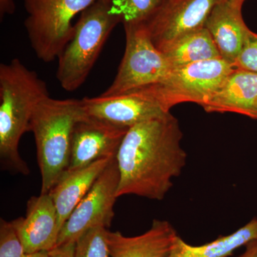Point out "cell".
I'll return each instance as SVG.
<instances>
[{"instance_id": "obj_1", "label": "cell", "mask_w": 257, "mask_h": 257, "mask_svg": "<svg viewBox=\"0 0 257 257\" xmlns=\"http://www.w3.org/2000/svg\"><path fill=\"white\" fill-rule=\"evenodd\" d=\"M182 138L178 120L170 111L128 128L116 155L117 197L163 200L173 186L172 179L181 175L187 163Z\"/></svg>"}, {"instance_id": "obj_2", "label": "cell", "mask_w": 257, "mask_h": 257, "mask_svg": "<svg viewBox=\"0 0 257 257\" xmlns=\"http://www.w3.org/2000/svg\"><path fill=\"white\" fill-rule=\"evenodd\" d=\"M46 83L18 59L0 64V162L2 169L28 175L19 144L37 105L49 97Z\"/></svg>"}, {"instance_id": "obj_3", "label": "cell", "mask_w": 257, "mask_h": 257, "mask_svg": "<svg viewBox=\"0 0 257 257\" xmlns=\"http://www.w3.org/2000/svg\"><path fill=\"white\" fill-rule=\"evenodd\" d=\"M83 114L81 99H56L50 96L34 111L28 132L35 137L41 194L50 192L68 169L74 125Z\"/></svg>"}, {"instance_id": "obj_4", "label": "cell", "mask_w": 257, "mask_h": 257, "mask_svg": "<svg viewBox=\"0 0 257 257\" xmlns=\"http://www.w3.org/2000/svg\"><path fill=\"white\" fill-rule=\"evenodd\" d=\"M121 23L109 0H96L81 13L70 41L59 56L57 79L67 92L84 84L115 26Z\"/></svg>"}, {"instance_id": "obj_5", "label": "cell", "mask_w": 257, "mask_h": 257, "mask_svg": "<svg viewBox=\"0 0 257 257\" xmlns=\"http://www.w3.org/2000/svg\"><path fill=\"white\" fill-rule=\"evenodd\" d=\"M29 40L39 60L50 63L63 52L73 34L72 21L96 0H23Z\"/></svg>"}, {"instance_id": "obj_6", "label": "cell", "mask_w": 257, "mask_h": 257, "mask_svg": "<svg viewBox=\"0 0 257 257\" xmlns=\"http://www.w3.org/2000/svg\"><path fill=\"white\" fill-rule=\"evenodd\" d=\"M234 68L222 58L202 61L172 69L162 82L145 87L166 111L182 103L202 106Z\"/></svg>"}, {"instance_id": "obj_7", "label": "cell", "mask_w": 257, "mask_h": 257, "mask_svg": "<svg viewBox=\"0 0 257 257\" xmlns=\"http://www.w3.org/2000/svg\"><path fill=\"white\" fill-rule=\"evenodd\" d=\"M123 25L126 34L124 55L114 81L103 96L160 83L172 71L164 54L152 42L144 23Z\"/></svg>"}, {"instance_id": "obj_8", "label": "cell", "mask_w": 257, "mask_h": 257, "mask_svg": "<svg viewBox=\"0 0 257 257\" xmlns=\"http://www.w3.org/2000/svg\"><path fill=\"white\" fill-rule=\"evenodd\" d=\"M119 180V167L115 157L62 226L56 247L76 242L92 228L110 227L114 216V206L118 198Z\"/></svg>"}, {"instance_id": "obj_9", "label": "cell", "mask_w": 257, "mask_h": 257, "mask_svg": "<svg viewBox=\"0 0 257 257\" xmlns=\"http://www.w3.org/2000/svg\"><path fill=\"white\" fill-rule=\"evenodd\" d=\"M220 0H162L143 22L152 42L163 52L179 37L205 27L211 10Z\"/></svg>"}, {"instance_id": "obj_10", "label": "cell", "mask_w": 257, "mask_h": 257, "mask_svg": "<svg viewBox=\"0 0 257 257\" xmlns=\"http://www.w3.org/2000/svg\"><path fill=\"white\" fill-rule=\"evenodd\" d=\"M81 101L84 114L121 128H130L169 112L146 87L116 95L84 97Z\"/></svg>"}, {"instance_id": "obj_11", "label": "cell", "mask_w": 257, "mask_h": 257, "mask_svg": "<svg viewBox=\"0 0 257 257\" xmlns=\"http://www.w3.org/2000/svg\"><path fill=\"white\" fill-rule=\"evenodd\" d=\"M128 130L93 119L84 113L74 125L70 162L64 175L82 170L101 159L116 157Z\"/></svg>"}, {"instance_id": "obj_12", "label": "cell", "mask_w": 257, "mask_h": 257, "mask_svg": "<svg viewBox=\"0 0 257 257\" xmlns=\"http://www.w3.org/2000/svg\"><path fill=\"white\" fill-rule=\"evenodd\" d=\"M13 223L25 253L50 251L56 247L60 229L57 209L50 193L30 198L26 215Z\"/></svg>"}, {"instance_id": "obj_13", "label": "cell", "mask_w": 257, "mask_h": 257, "mask_svg": "<svg viewBox=\"0 0 257 257\" xmlns=\"http://www.w3.org/2000/svg\"><path fill=\"white\" fill-rule=\"evenodd\" d=\"M243 4L235 0H220L211 10L205 24L221 58L232 65L250 30L241 14Z\"/></svg>"}, {"instance_id": "obj_14", "label": "cell", "mask_w": 257, "mask_h": 257, "mask_svg": "<svg viewBox=\"0 0 257 257\" xmlns=\"http://www.w3.org/2000/svg\"><path fill=\"white\" fill-rule=\"evenodd\" d=\"M202 106L207 112H234L257 119V73L235 67Z\"/></svg>"}, {"instance_id": "obj_15", "label": "cell", "mask_w": 257, "mask_h": 257, "mask_svg": "<svg viewBox=\"0 0 257 257\" xmlns=\"http://www.w3.org/2000/svg\"><path fill=\"white\" fill-rule=\"evenodd\" d=\"M177 236L169 221L155 219L143 234L126 236L108 230L106 239L111 257H167Z\"/></svg>"}, {"instance_id": "obj_16", "label": "cell", "mask_w": 257, "mask_h": 257, "mask_svg": "<svg viewBox=\"0 0 257 257\" xmlns=\"http://www.w3.org/2000/svg\"><path fill=\"white\" fill-rule=\"evenodd\" d=\"M114 157L101 159L82 170L65 174L51 189L49 193L57 209L60 229Z\"/></svg>"}, {"instance_id": "obj_17", "label": "cell", "mask_w": 257, "mask_h": 257, "mask_svg": "<svg viewBox=\"0 0 257 257\" xmlns=\"http://www.w3.org/2000/svg\"><path fill=\"white\" fill-rule=\"evenodd\" d=\"M256 239L257 218H253L232 234L219 236L201 246L189 244L178 235L167 257H228L235 250Z\"/></svg>"}, {"instance_id": "obj_18", "label": "cell", "mask_w": 257, "mask_h": 257, "mask_svg": "<svg viewBox=\"0 0 257 257\" xmlns=\"http://www.w3.org/2000/svg\"><path fill=\"white\" fill-rule=\"evenodd\" d=\"M162 53L172 70L202 61L221 58L215 42L205 27L179 37Z\"/></svg>"}, {"instance_id": "obj_19", "label": "cell", "mask_w": 257, "mask_h": 257, "mask_svg": "<svg viewBox=\"0 0 257 257\" xmlns=\"http://www.w3.org/2000/svg\"><path fill=\"white\" fill-rule=\"evenodd\" d=\"M162 0H109L113 13L123 25L143 23Z\"/></svg>"}, {"instance_id": "obj_20", "label": "cell", "mask_w": 257, "mask_h": 257, "mask_svg": "<svg viewBox=\"0 0 257 257\" xmlns=\"http://www.w3.org/2000/svg\"><path fill=\"white\" fill-rule=\"evenodd\" d=\"M108 229L96 226L84 232L76 241L74 257H111L106 235Z\"/></svg>"}, {"instance_id": "obj_21", "label": "cell", "mask_w": 257, "mask_h": 257, "mask_svg": "<svg viewBox=\"0 0 257 257\" xmlns=\"http://www.w3.org/2000/svg\"><path fill=\"white\" fill-rule=\"evenodd\" d=\"M25 253L13 221L0 219V257H23Z\"/></svg>"}, {"instance_id": "obj_22", "label": "cell", "mask_w": 257, "mask_h": 257, "mask_svg": "<svg viewBox=\"0 0 257 257\" xmlns=\"http://www.w3.org/2000/svg\"><path fill=\"white\" fill-rule=\"evenodd\" d=\"M234 67L257 73V34L249 30Z\"/></svg>"}, {"instance_id": "obj_23", "label": "cell", "mask_w": 257, "mask_h": 257, "mask_svg": "<svg viewBox=\"0 0 257 257\" xmlns=\"http://www.w3.org/2000/svg\"><path fill=\"white\" fill-rule=\"evenodd\" d=\"M75 242L66 243L50 251L51 257H74Z\"/></svg>"}, {"instance_id": "obj_24", "label": "cell", "mask_w": 257, "mask_h": 257, "mask_svg": "<svg viewBox=\"0 0 257 257\" xmlns=\"http://www.w3.org/2000/svg\"><path fill=\"white\" fill-rule=\"evenodd\" d=\"M244 246L246 250L239 257H257V239L249 241Z\"/></svg>"}, {"instance_id": "obj_25", "label": "cell", "mask_w": 257, "mask_h": 257, "mask_svg": "<svg viewBox=\"0 0 257 257\" xmlns=\"http://www.w3.org/2000/svg\"><path fill=\"white\" fill-rule=\"evenodd\" d=\"M15 5L13 0H0V13L1 16L5 14H12L14 13Z\"/></svg>"}, {"instance_id": "obj_26", "label": "cell", "mask_w": 257, "mask_h": 257, "mask_svg": "<svg viewBox=\"0 0 257 257\" xmlns=\"http://www.w3.org/2000/svg\"><path fill=\"white\" fill-rule=\"evenodd\" d=\"M23 257H51L50 251H42L34 253H25Z\"/></svg>"}, {"instance_id": "obj_27", "label": "cell", "mask_w": 257, "mask_h": 257, "mask_svg": "<svg viewBox=\"0 0 257 257\" xmlns=\"http://www.w3.org/2000/svg\"><path fill=\"white\" fill-rule=\"evenodd\" d=\"M235 1L242 2V3H244L245 0H235Z\"/></svg>"}]
</instances>
